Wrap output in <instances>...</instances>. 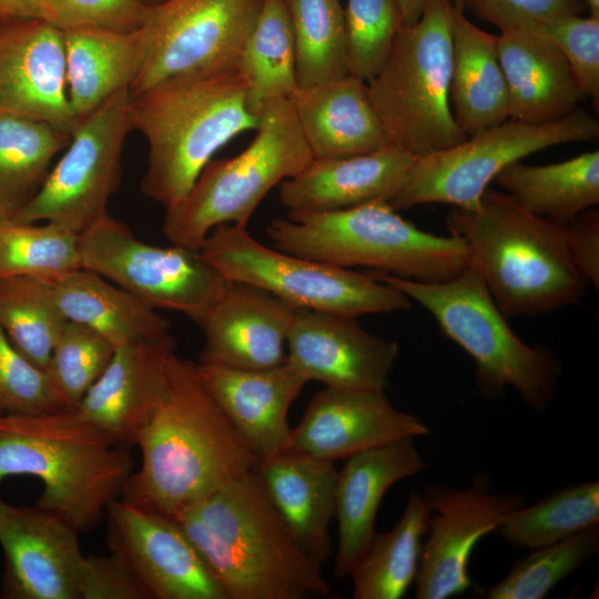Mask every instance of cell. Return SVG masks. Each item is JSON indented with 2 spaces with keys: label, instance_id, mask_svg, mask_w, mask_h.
<instances>
[{
  "label": "cell",
  "instance_id": "cell-25",
  "mask_svg": "<svg viewBox=\"0 0 599 599\" xmlns=\"http://www.w3.org/2000/svg\"><path fill=\"white\" fill-rule=\"evenodd\" d=\"M415 160L392 144L363 155L313 159L296 176L280 183V201L288 213L389 202L404 186Z\"/></svg>",
  "mask_w": 599,
  "mask_h": 599
},
{
  "label": "cell",
  "instance_id": "cell-30",
  "mask_svg": "<svg viewBox=\"0 0 599 599\" xmlns=\"http://www.w3.org/2000/svg\"><path fill=\"white\" fill-rule=\"evenodd\" d=\"M42 281L68 321L97 331L115 347L171 335L170 322L156 309L93 271L82 267Z\"/></svg>",
  "mask_w": 599,
  "mask_h": 599
},
{
  "label": "cell",
  "instance_id": "cell-38",
  "mask_svg": "<svg viewBox=\"0 0 599 599\" xmlns=\"http://www.w3.org/2000/svg\"><path fill=\"white\" fill-rule=\"evenodd\" d=\"M67 322L42 280L0 277V327L32 364L45 370Z\"/></svg>",
  "mask_w": 599,
  "mask_h": 599
},
{
  "label": "cell",
  "instance_id": "cell-24",
  "mask_svg": "<svg viewBox=\"0 0 599 599\" xmlns=\"http://www.w3.org/2000/svg\"><path fill=\"white\" fill-rule=\"evenodd\" d=\"M175 351L170 335L118 346L104 372L75 410L129 448L148 422L163 388L165 361Z\"/></svg>",
  "mask_w": 599,
  "mask_h": 599
},
{
  "label": "cell",
  "instance_id": "cell-42",
  "mask_svg": "<svg viewBox=\"0 0 599 599\" xmlns=\"http://www.w3.org/2000/svg\"><path fill=\"white\" fill-rule=\"evenodd\" d=\"M351 75L368 82L385 63L404 26L396 0H347L344 9Z\"/></svg>",
  "mask_w": 599,
  "mask_h": 599
},
{
  "label": "cell",
  "instance_id": "cell-17",
  "mask_svg": "<svg viewBox=\"0 0 599 599\" xmlns=\"http://www.w3.org/2000/svg\"><path fill=\"white\" fill-rule=\"evenodd\" d=\"M80 531L61 516L0 498L3 599H80Z\"/></svg>",
  "mask_w": 599,
  "mask_h": 599
},
{
  "label": "cell",
  "instance_id": "cell-20",
  "mask_svg": "<svg viewBox=\"0 0 599 599\" xmlns=\"http://www.w3.org/2000/svg\"><path fill=\"white\" fill-rule=\"evenodd\" d=\"M428 433L424 422L397 409L384 390L325 387L313 396L301 423L292 429L287 449L335 461Z\"/></svg>",
  "mask_w": 599,
  "mask_h": 599
},
{
  "label": "cell",
  "instance_id": "cell-14",
  "mask_svg": "<svg viewBox=\"0 0 599 599\" xmlns=\"http://www.w3.org/2000/svg\"><path fill=\"white\" fill-rule=\"evenodd\" d=\"M130 100V89H124L80 119L63 155L12 220L45 221L81 233L108 214L120 181L124 140L133 130Z\"/></svg>",
  "mask_w": 599,
  "mask_h": 599
},
{
  "label": "cell",
  "instance_id": "cell-34",
  "mask_svg": "<svg viewBox=\"0 0 599 599\" xmlns=\"http://www.w3.org/2000/svg\"><path fill=\"white\" fill-rule=\"evenodd\" d=\"M236 70L248 108L257 115L266 102L291 99L296 92L295 47L285 0H263Z\"/></svg>",
  "mask_w": 599,
  "mask_h": 599
},
{
  "label": "cell",
  "instance_id": "cell-31",
  "mask_svg": "<svg viewBox=\"0 0 599 599\" xmlns=\"http://www.w3.org/2000/svg\"><path fill=\"white\" fill-rule=\"evenodd\" d=\"M63 37L68 98L80 120L131 88L141 67V37L139 29H72L63 31Z\"/></svg>",
  "mask_w": 599,
  "mask_h": 599
},
{
  "label": "cell",
  "instance_id": "cell-6",
  "mask_svg": "<svg viewBox=\"0 0 599 599\" xmlns=\"http://www.w3.org/2000/svg\"><path fill=\"white\" fill-rule=\"evenodd\" d=\"M274 248L338 267L364 266L423 283L447 281L469 264L465 242L425 232L387 201L271 221Z\"/></svg>",
  "mask_w": 599,
  "mask_h": 599
},
{
  "label": "cell",
  "instance_id": "cell-50",
  "mask_svg": "<svg viewBox=\"0 0 599 599\" xmlns=\"http://www.w3.org/2000/svg\"><path fill=\"white\" fill-rule=\"evenodd\" d=\"M433 1L434 0H396L404 26H410L417 22Z\"/></svg>",
  "mask_w": 599,
  "mask_h": 599
},
{
  "label": "cell",
  "instance_id": "cell-36",
  "mask_svg": "<svg viewBox=\"0 0 599 599\" xmlns=\"http://www.w3.org/2000/svg\"><path fill=\"white\" fill-rule=\"evenodd\" d=\"M599 526V481L559 489L531 506L509 511L497 531L518 548L535 550Z\"/></svg>",
  "mask_w": 599,
  "mask_h": 599
},
{
  "label": "cell",
  "instance_id": "cell-52",
  "mask_svg": "<svg viewBox=\"0 0 599 599\" xmlns=\"http://www.w3.org/2000/svg\"><path fill=\"white\" fill-rule=\"evenodd\" d=\"M142 1L143 3L148 4V6H152V4H156V3H160L162 2L163 0H140Z\"/></svg>",
  "mask_w": 599,
  "mask_h": 599
},
{
  "label": "cell",
  "instance_id": "cell-23",
  "mask_svg": "<svg viewBox=\"0 0 599 599\" xmlns=\"http://www.w3.org/2000/svg\"><path fill=\"white\" fill-rule=\"evenodd\" d=\"M426 468L414 438H403L351 455L338 471L335 514L338 542L334 577L349 576L374 535L375 519L387 490Z\"/></svg>",
  "mask_w": 599,
  "mask_h": 599
},
{
  "label": "cell",
  "instance_id": "cell-44",
  "mask_svg": "<svg viewBox=\"0 0 599 599\" xmlns=\"http://www.w3.org/2000/svg\"><path fill=\"white\" fill-rule=\"evenodd\" d=\"M524 29L538 34L567 59L572 73L586 94L599 104V18L566 14L551 20L528 23Z\"/></svg>",
  "mask_w": 599,
  "mask_h": 599
},
{
  "label": "cell",
  "instance_id": "cell-47",
  "mask_svg": "<svg viewBox=\"0 0 599 599\" xmlns=\"http://www.w3.org/2000/svg\"><path fill=\"white\" fill-rule=\"evenodd\" d=\"M79 592L80 599H144L129 568L111 552L84 556Z\"/></svg>",
  "mask_w": 599,
  "mask_h": 599
},
{
  "label": "cell",
  "instance_id": "cell-1",
  "mask_svg": "<svg viewBox=\"0 0 599 599\" xmlns=\"http://www.w3.org/2000/svg\"><path fill=\"white\" fill-rule=\"evenodd\" d=\"M135 446L141 466L121 499L170 517L252 471L258 457L201 382L169 353L162 392Z\"/></svg>",
  "mask_w": 599,
  "mask_h": 599
},
{
  "label": "cell",
  "instance_id": "cell-19",
  "mask_svg": "<svg viewBox=\"0 0 599 599\" xmlns=\"http://www.w3.org/2000/svg\"><path fill=\"white\" fill-rule=\"evenodd\" d=\"M355 318L300 308L288 331L286 362L307 382L384 390L398 343L369 333Z\"/></svg>",
  "mask_w": 599,
  "mask_h": 599
},
{
  "label": "cell",
  "instance_id": "cell-21",
  "mask_svg": "<svg viewBox=\"0 0 599 599\" xmlns=\"http://www.w3.org/2000/svg\"><path fill=\"white\" fill-rule=\"evenodd\" d=\"M301 307L251 284L227 281L196 323L202 364L264 369L286 363V342Z\"/></svg>",
  "mask_w": 599,
  "mask_h": 599
},
{
  "label": "cell",
  "instance_id": "cell-48",
  "mask_svg": "<svg viewBox=\"0 0 599 599\" xmlns=\"http://www.w3.org/2000/svg\"><path fill=\"white\" fill-rule=\"evenodd\" d=\"M562 226L573 264L599 290V211L591 207Z\"/></svg>",
  "mask_w": 599,
  "mask_h": 599
},
{
  "label": "cell",
  "instance_id": "cell-4",
  "mask_svg": "<svg viewBox=\"0 0 599 599\" xmlns=\"http://www.w3.org/2000/svg\"><path fill=\"white\" fill-rule=\"evenodd\" d=\"M133 471L128 448L75 409L0 416V481L38 478L43 491L35 505L80 532L94 527L121 498Z\"/></svg>",
  "mask_w": 599,
  "mask_h": 599
},
{
  "label": "cell",
  "instance_id": "cell-5",
  "mask_svg": "<svg viewBox=\"0 0 599 599\" xmlns=\"http://www.w3.org/2000/svg\"><path fill=\"white\" fill-rule=\"evenodd\" d=\"M129 114L149 144L142 192L165 209L185 196L220 148L260 124L236 69L162 82L131 97Z\"/></svg>",
  "mask_w": 599,
  "mask_h": 599
},
{
  "label": "cell",
  "instance_id": "cell-15",
  "mask_svg": "<svg viewBox=\"0 0 599 599\" xmlns=\"http://www.w3.org/2000/svg\"><path fill=\"white\" fill-rule=\"evenodd\" d=\"M424 501L429 522L415 578L417 599H446L471 586L469 559L477 542L496 531L504 517L526 504L519 493H493L487 475L466 488L432 485Z\"/></svg>",
  "mask_w": 599,
  "mask_h": 599
},
{
  "label": "cell",
  "instance_id": "cell-13",
  "mask_svg": "<svg viewBox=\"0 0 599 599\" xmlns=\"http://www.w3.org/2000/svg\"><path fill=\"white\" fill-rule=\"evenodd\" d=\"M82 267L113 282L154 309L197 323L227 283L200 251L145 243L109 214L80 233Z\"/></svg>",
  "mask_w": 599,
  "mask_h": 599
},
{
  "label": "cell",
  "instance_id": "cell-43",
  "mask_svg": "<svg viewBox=\"0 0 599 599\" xmlns=\"http://www.w3.org/2000/svg\"><path fill=\"white\" fill-rule=\"evenodd\" d=\"M72 409L45 370L27 359L0 327V416Z\"/></svg>",
  "mask_w": 599,
  "mask_h": 599
},
{
  "label": "cell",
  "instance_id": "cell-49",
  "mask_svg": "<svg viewBox=\"0 0 599 599\" xmlns=\"http://www.w3.org/2000/svg\"><path fill=\"white\" fill-rule=\"evenodd\" d=\"M28 19L48 20L42 0H0V21Z\"/></svg>",
  "mask_w": 599,
  "mask_h": 599
},
{
  "label": "cell",
  "instance_id": "cell-39",
  "mask_svg": "<svg viewBox=\"0 0 599 599\" xmlns=\"http://www.w3.org/2000/svg\"><path fill=\"white\" fill-rule=\"evenodd\" d=\"M80 233L55 223L0 221V277L51 278L82 268Z\"/></svg>",
  "mask_w": 599,
  "mask_h": 599
},
{
  "label": "cell",
  "instance_id": "cell-32",
  "mask_svg": "<svg viewBox=\"0 0 599 599\" xmlns=\"http://www.w3.org/2000/svg\"><path fill=\"white\" fill-rule=\"evenodd\" d=\"M493 182L527 212L565 224L599 203V151L545 165L517 161Z\"/></svg>",
  "mask_w": 599,
  "mask_h": 599
},
{
  "label": "cell",
  "instance_id": "cell-37",
  "mask_svg": "<svg viewBox=\"0 0 599 599\" xmlns=\"http://www.w3.org/2000/svg\"><path fill=\"white\" fill-rule=\"evenodd\" d=\"M295 47L298 88L349 74L344 8L339 0H285Z\"/></svg>",
  "mask_w": 599,
  "mask_h": 599
},
{
  "label": "cell",
  "instance_id": "cell-45",
  "mask_svg": "<svg viewBox=\"0 0 599 599\" xmlns=\"http://www.w3.org/2000/svg\"><path fill=\"white\" fill-rule=\"evenodd\" d=\"M48 20L62 31L100 29L138 30L149 6L140 0H42Z\"/></svg>",
  "mask_w": 599,
  "mask_h": 599
},
{
  "label": "cell",
  "instance_id": "cell-18",
  "mask_svg": "<svg viewBox=\"0 0 599 599\" xmlns=\"http://www.w3.org/2000/svg\"><path fill=\"white\" fill-rule=\"evenodd\" d=\"M0 110L71 135L63 31L44 19L0 21Z\"/></svg>",
  "mask_w": 599,
  "mask_h": 599
},
{
  "label": "cell",
  "instance_id": "cell-51",
  "mask_svg": "<svg viewBox=\"0 0 599 599\" xmlns=\"http://www.w3.org/2000/svg\"><path fill=\"white\" fill-rule=\"evenodd\" d=\"M590 9V16L599 18V0H585Z\"/></svg>",
  "mask_w": 599,
  "mask_h": 599
},
{
  "label": "cell",
  "instance_id": "cell-12",
  "mask_svg": "<svg viewBox=\"0 0 599 599\" xmlns=\"http://www.w3.org/2000/svg\"><path fill=\"white\" fill-rule=\"evenodd\" d=\"M263 0H163L139 28L141 67L131 97L171 79L236 69Z\"/></svg>",
  "mask_w": 599,
  "mask_h": 599
},
{
  "label": "cell",
  "instance_id": "cell-27",
  "mask_svg": "<svg viewBox=\"0 0 599 599\" xmlns=\"http://www.w3.org/2000/svg\"><path fill=\"white\" fill-rule=\"evenodd\" d=\"M253 470L297 541L322 565L327 561L338 475L334 461L286 449L258 458Z\"/></svg>",
  "mask_w": 599,
  "mask_h": 599
},
{
  "label": "cell",
  "instance_id": "cell-9",
  "mask_svg": "<svg viewBox=\"0 0 599 599\" xmlns=\"http://www.w3.org/2000/svg\"><path fill=\"white\" fill-rule=\"evenodd\" d=\"M258 115L247 148L209 161L185 196L165 209L162 231L171 244L199 251L217 225L247 226L266 194L313 161L292 99L271 100Z\"/></svg>",
  "mask_w": 599,
  "mask_h": 599
},
{
  "label": "cell",
  "instance_id": "cell-8",
  "mask_svg": "<svg viewBox=\"0 0 599 599\" xmlns=\"http://www.w3.org/2000/svg\"><path fill=\"white\" fill-rule=\"evenodd\" d=\"M453 0H434L417 22L403 26L376 75L369 101L389 140L416 159L468 136L450 105Z\"/></svg>",
  "mask_w": 599,
  "mask_h": 599
},
{
  "label": "cell",
  "instance_id": "cell-40",
  "mask_svg": "<svg viewBox=\"0 0 599 599\" xmlns=\"http://www.w3.org/2000/svg\"><path fill=\"white\" fill-rule=\"evenodd\" d=\"M599 551V526L516 560L509 572L489 589L477 588L486 599H542L561 580L579 570Z\"/></svg>",
  "mask_w": 599,
  "mask_h": 599
},
{
  "label": "cell",
  "instance_id": "cell-10",
  "mask_svg": "<svg viewBox=\"0 0 599 599\" xmlns=\"http://www.w3.org/2000/svg\"><path fill=\"white\" fill-rule=\"evenodd\" d=\"M199 251L227 281L260 287L301 308L357 317L412 307L404 293L373 274L270 248L247 226L217 225Z\"/></svg>",
  "mask_w": 599,
  "mask_h": 599
},
{
  "label": "cell",
  "instance_id": "cell-33",
  "mask_svg": "<svg viewBox=\"0 0 599 599\" xmlns=\"http://www.w3.org/2000/svg\"><path fill=\"white\" fill-rule=\"evenodd\" d=\"M429 509L418 493H410L402 518L388 531L375 532L353 568L354 599H399L415 581L427 534Z\"/></svg>",
  "mask_w": 599,
  "mask_h": 599
},
{
  "label": "cell",
  "instance_id": "cell-22",
  "mask_svg": "<svg viewBox=\"0 0 599 599\" xmlns=\"http://www.w3.org/2000/svg\"><path fill=\"white\" fill-rule=\"evenodd\" d=\"M195 366L207 392L258 458L288 448V409L307 380L287 362L264 369Z\"/></svg>",
  "mask_w": 599,
  "mask_h": 599
},
{
  "label": "cell",
  "instance_id": "cell-3",
  "mask_svg": "<svg viewBox=\"0 0 599 599\" xmlns=\"http://www.w3.org/2000/svg\"><path fill=\"white\" fill-rule=\"evenodd\" d=\"M445 226L465 242L469 262L507 318L548 314L587 292L562 224L527 212L506 192L488 187L476 207H454Z\"/></svg>",
  "mask_w": 599,
  "mask_h": 599
},
{
  "label": "cell",
  "instance_id": "cell-46",
  "mask_svg": "<svg viewBox=\"0 0 599 599\" xmlns=\"http://www.w3.org/2000/svg\"><path fill=\"white\" fill-rule=\"evenodd\" d=\"M478 18L500 31L518 29L528 23L551 20L566 14H580L581 0H460Z\"/></svg>",
  "mask_w": 599,
  "mask_h": 599
},
{
  "label": "cell",
  "instance_id": "cell-26",
  "mask_svg": "<svg viewBox=\"0 0 599 599\" xmlns=\"http://www.w3.org/2000/svg\"><path fill=\"white\" fill-rule=\"evenodd\" d=\"M499 62L508 91L509 118L545 124L577 110L586 98L560 50L524 29L497 35Z\"/></svg>",
  "mask_w": 599,
  "mask_h": 599
},
{
  "label": "cell",
  "instance_id": "cell-11",
  "mask_svg": "<svg viewBox=\"0 0 599 599\" xmlns=\"http://www.w3.org/2000/svg\"><path fill=\"white\" fill-rule=\"evenodd\" d=\"M598 135V120L578 109L545 124L509 118L453 148L416 159L404 186L388 203L397 211L427 203L474 209L489 183L511 163L549 146Z\"/></svg>",
  "mask_w": 599,
  "mask_h": 599
},
{
  "label": "cell",
  "instance_id": "cell-7",
  "mask_svg": "<svg viewBox=\"0 0 599 599\" xmlns=\"http://www.w3.org/2000/svg\"><path fill=\"white\" fill-rule=\"evenodd\" d=\"M373 275L420 304L473 358L484 396L496 397L512 387L534 412L550 408L562 374L558 357L548 347L528 345L517 336L470 262L458 275L436 283Z\"/></svg>",
  "mask_w": 599,
  "mask_h": 599
},
{
  "label": "cell",
  "instance_id": "cell-2",
  "mask_svg": "<svg viewBox=\"0 0 599 599\" xmlns=\"http://www.w3.org/2000/svg\"><path fill=\"white\" fill-rule=\"evenodd\" d=\"M172 518L227 599L327 597L322 564L294 537L252 470Z\"/></svg>",
  "mask_w": 599,
  "mask_h": 599
},
{
  "label": "cell",
  "instance_id": "cell-41",
  "mask_svg": "<svg viewBox=\"0 0 599 599\" xmlns=\"http://www.w3.org/2000/svg\"><path fill=\"white\" fill-rule=\"evenodd\" d=\"M115 346L97 331L68 321L51 352L45 373L75 409L110 363Z\"/></svg>",
  "mask_w": 599,
  "mask_h": 599
},
{
  "label": "cell",
  "instance_id": "cell-35",
  "mask_svg": "<svg viewBox=\"0 0 599 599\" xmlns=\"http://www.w3.org/2000/svg\"><path fill=\"white\" fill-rule=\"evenodd\" d=\"M70 139L45 122L0 110V221L12 219L37 194Z\"/></svg>",
  "mask_w": 599,
  "mask_h": 599
},
{
  "label": "cell",
  "instance_id": "cell-29",
  "mask_svg": "<svg viewBox=\"0 0 599 599\" xmlns=\"http://www.w3.org/2000/svg\"><path fill=\"white\" fill-rule=\"evenodd\" d=\"M451 42V109L458 126L470 136L509 119L507 84L497 35L470 22L459 1L453 2Z\"/></svg>",
  "mask_w": 599,
  "mask_h": 599
},
{
  "label": "cell",
  "instance_id": "cell-16",
  "mask_svg": "<svg viewBox=\"0 0 599 599\" xmlns=\"http://www.w3.org/2000/svg\"><path fill=\"white\" fill-rule=\"evenodd\" d=\"M105 516L110 552L129 568L144 599H227L172 517L121 498Z\"/></svg>",
  "mask_w": 599,
  "mask_h": 599
},
{
  "label": "cell",
  "instance_id": "cell-28",
  "mask_svg": "<svg viewBox=\"0 0 599 599\" xmlns=\"http://www.w3.org/2000/svg\"><path fill=\"white\" fill-rule=\"evenodd\" d=\"M291 99L314 159L363 155L389 145L369 101L367 83L359 78L348 74L298 88Z\"/></svg>",
  "mask_w": 599,
  "mask_h": 599
}]
</instances>
